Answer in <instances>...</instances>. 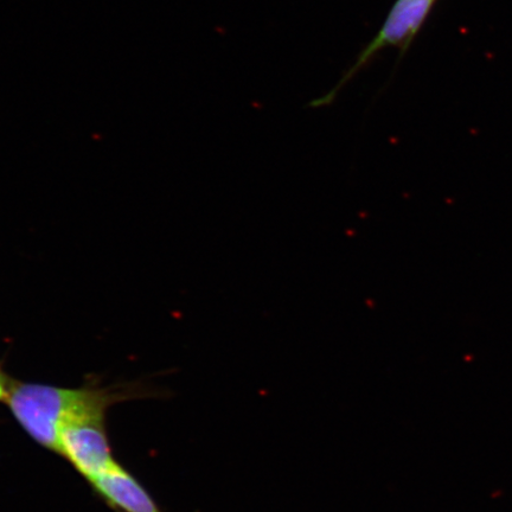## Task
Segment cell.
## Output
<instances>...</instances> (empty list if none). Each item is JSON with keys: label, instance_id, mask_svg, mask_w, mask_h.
Masks as SVG:
<instances>
[{"label": "cell", "instance_id": "3957f363", "mask_svg": "<svg viewBox=\"0 0 512 512\" xmlns=\"http://www.w3.org/2000/svg\"><path fill=\"white\" fill-rule=\"evenodd\" d=\"M433 3L434 0H399L393 11L390 12L388 21L384 24L379 36L364 51L350 74H354L376 51L389 46V44L392 46L405 44L407 46L418 32L422 22L425 21Z\"/></svg>", "mask_w": 512, "mask_h": 512}, {"label": "cell", "instance_id": "5b68a950", "mask_svg": "<svg viewBox=\"0 0 512 512\" xmlns=\"http://www.w3.org/2000/svg\"><path fill=\"white\" fill-rule=\"evenodd\" d=\"M9 384L3 379L2 374H0V401H5L6 396H8L9 392Z\"/></svg>", "mask_w": 512, "mask_h": 512}, {"label": "cell", "instance_id": "7a4b0ae2", "mask_svg": "<svg viewBox=\"0 0 512 512\" xmlns=\"http://www.w3.org/2000/svg\"><path fill=\"white\" fill-rule=\"evenodd\" d=\"M59 454L89 483L117 465L107 439L105 413L88 415L64 426Z\"/></svg>", "mask_w": 512, "mask_h": 512}, {"label": "cell", "instance_id": "277c9868", "mask_svg": "<svg viewBox=\"0 0 512 512\" xmlns=\"http://www.w3.org/2000/svg\"><path fill=\"white\" fill-rule=\"evenodd\" d=\"M91 484L98 495L115 509L124 512H162L143 486L119 464L92 480Z\"/></svg>", "mask_w": 512, "mask_h": 512}, {"label": "cell", "instance_id": "6da1fadb", "mask_svg": "<svg viewBox=\"0 0 512 512\" xmlns=\"http://www.w3.org/2000/svg\"><path fill=\"white\" fill-rule=\"evenodd\" d=\"M125 395L105 388L64 389L44 384L11 383L6 402L32 439L59 453L64 426L85 416L105 413Z\"/></svg>", "mask_w": 512, "mask_h": 512}]
</instances>
